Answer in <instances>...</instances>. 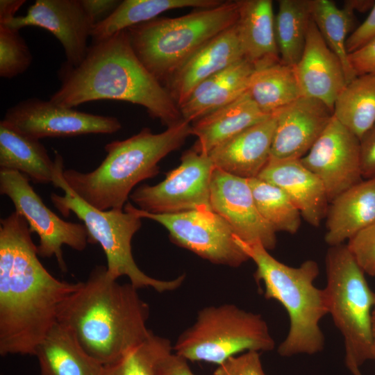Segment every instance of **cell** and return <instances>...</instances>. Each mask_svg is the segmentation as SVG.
Masks as SVG:
<instances>
[{"mask_svg": "<svg viewBox=\"0 0 375 375\" xmlns=\"http://www.w3.org/2000/svg\"><path fill=\"white\" fill-rule=\"evenodd\" d=\"M28 222L15 210L0 220V354L35 356L78 287L54 277L38 258Z\"/></svg>", "mask_w": 375, "mask_h": 375, "instance_id": "1", "label": "cell"}, {"mask_svg": "<svg viewBox=\"0 0 375 375\" xmlns=\"http://www.w3.org/2000/svg\"><path fill=\"white\" fill-rule=\"evenodd\" d=\"M60 88L50 101L65 108L97 100H117L140 105L167 127L182 120L167 89L135 55L126 30L90 47L76 67L59 70Z\"/></svg>", "mask_w": 375, "mask_h": 375, "instance_id": "2", "label": "cell"}, {"mask_svg": "<svg viewBox=\"0 0 375 375\" xmlns=\"http://www.w3.org/2000/svg\"><path fill=\"white\" fill-rule=\"evenodd\" d=\"M131 283L121 284L97 265L62 303L58 323L103 365L111 363L153 333L149 307Z\"/></svg>", "mask_w": 375, "mask_h": 375, "instance_id": "3", "label": "cell"}, {"mask_svg": "<svg viewBox=\"0 0 375 375\" xmlns=\"http://www.w3.org/2000/svg\"><path fill=\"white\" fill-rule=\"evenodd\" d=\"M190 135L191 124L185 120L160 133L144 128L126 140L106 144V156L94 170L83 173L64 169L62 177L91 206L101 210H124L133 188L158 174V162L181 147Z\"/></svg>", "mask_w": 375, "mask_h": 375, "instance_id": "4", "label": "cell"}, {"mask_svg": "<svg viewBox=\"0 0 375 375\" xmlns=\"http://www.w3.org/2000/svg\"><path fill=\"white\" fill-rule=\"evenodd\" d=\"M234 240L256 265L254 278L264 286V297L278 301L290 318V329L280 344V356L315 354L324 346L320 320L328 314L324 289L314 285L319 275L317 263L312 260L292 267L274 258L260 243H248L235 234Z\"/></svg>", "mask_w": 375, "mask_h": 375, "instance_id": "5", "label": "cell"}, {"mask_svg": "<svg viewBox=\"0 0 375 375\" xmlns=\"http://www.w3.org/2000/svg\"><path fill=\"white\" fill-rule=\"evenodd\" d=\"M238 8V0L224 1L178 17H157L126 31L138 59L162 84L199 49L235 24Z\"/></svg>", "mask_w": 375, "mask_h": 375, "instance_id": "6", "label": "cell"}, {"mask_svg": "<svg viewBox=\"0 0 375 375\" xmlns=\"http://www.w3.org/2000/svg\"><path fill=\"white\" fill-rule=\"evenodd\" d=\"M53 182L64 195L51 193V201L65 217L74 212L83 222L88 234V242L99 244L107 260L108 273L118 279L126 276L138 289L151 288L158 292L179 288L185 276L172 280H160L144 273L135 263L132 254L131 241L142 226V218L127 210L97 209L78 197L67 185L63 177V158L56 152Z\"/></svg>", "mask_w": 375, "mask_h": 375, "instance_id": "7", "label": "cell"}, {"mask_svg": "<svg viewBox=\"0 0 375 375\" xmlns=\"http://www.w3.org/2000/svg\"><path fill=\"white\" fill-rule=\"evenodd\" d=\"M328 314L341 333L345 362L350 370L372 359V312L373 292L357 264L343 244L330 247L326 256Z\"/></svg>", "mask_w": 375, "mask_h": 375, "instance_id": "8", "label": "cell"}, {"mask_svg": "<svg viewBox=\"0 0 375 375\" xmlns=\"http://www.w3.org/2000/svg\"><path fill=\"white\" fill-rule=\"evenodd\" d=\"M275 343L260 314L231 303L198 312L194 323L178 338L173 349L187 360L221 365L247 351H268Z\"/></svg>", "mask_w": 375, "mask_h": 375, "instance_id": "9", "label": "cell"}, {"mask_svg": "<svg viewBox=\"0 0 375 375\" xmlns=\"http://www.w3.org/2000/svg\"><path fill=\"white\" fill-rule=\"evenodd\" d=\"M29 181L28 176L19 172L0 169V193L12 201L15 211L28 222L31 232L39 237V256H55L58 267L65 272L62 246L83 251L89 243L88 231L83 224L65 221L51 210Z\"/></svg>", "mask_w": 375, "mask_h": 375, "instance_id": "10", "label": "cell"}, {"mask_svg": "<svg viewBox=\"0 0 375 375\" xmlns=\"http://www.w3.org/2000/svg\"><path fill=\"white\" fill-rule=\"evenodd\" d=\"M124 210L162 225L171 240L200 257L218 265L239 267L249 260L234 240L229 224L212 210H194L173 214H153L127 202Z\"/></svg>", "mask_w": 375, "mask_h": 375, "instance_id": "11", "label": "cell"}, {"mask_svg": "<svg viewBox=\"0 0 375 375\" xmlns=\"http://www.w3.org/2000/svg\"><path fill=\"white\" fill-rule=\"evenodd\" d=\"M214 169L208 154L192 148L183 153L180 165L162 181L140 185L130 198L139 209L153 214L212 210L210 185Z\"/></svg>", "mask_w": 375, "mask_h": 375, "instance_id": "12", "label": "cell"}, {"mask_svg": "<svg viewBox=\"0 0 375 375\" xmlns=\"http://www.w3.org/2000/svg\"><path fill=\"white\" fill-rule=\"evenodd\" d=\"M20 132L40 140L88 134H112L122 128L120 121L60 106L32 97L9 108L3 119Z\"/></svg>", "mask_w": 375, "mask_h": 375, "instance_id": "13", "label": "cell"}, {"mask_svg": "<svg viewBox=\"0 0 375 375\" xmlns=\"http://www.w3.org/2000/svg\"><path fill=\"white\" fill-rule=\"evenodd\" d=\"M300 160L321 180L329 203L362 181L360 140L333 115Z\"/></svg>", "mask_w": 375, "mask_h": 375, "instance_id": "14", "label": "cell"}, {"mask_svg": "<svg viewBox=\"0 0 375 375\" xmlns=\"http://www.w3.org/2000/svg\"><path fill=\"white\" fill-rule=\"evenodd\" d=\"M212 210L248 243L259 242L268 251L276 247V231L256 206L248 179L215 167L210 185Z\"/></svg>", "mask_w": 375, "mask_h": 375, "instance_id": "15", "label": "cell"}, {"mask_svg": "<svg viewBox=\"0 0 375 375\" xmlns=\"http://www.w3.org/2000/svg\"><path fill=\"white\" fill-rule=\"evenodd\" d=\"M0 24L17 30L26 26L46 29L62 44L65 63L76 67L86 56L88 40L94 23L81 0H36L25 15L15 17Z\"/></svg>", "mask_w": 375, "mask_h": 375, "instance_id": "16", "label": "cell"}, {"mask_svg": "<svg viewBox=\"0 0 375 375\" xmlns=\"http://www.w3.org/2000/svg\"><path fill=\"white\" fill-rule=\"evenodd\" d=\"M273 115L276 126L271 157L301 159L324 131L333 111L318 99L301 96Z\"/></svg>", "mask_w": 375, "mask_h": 375, "instance_id": "17", "label": "cell"}, {"mask_svg": "<svg viewBox=\"0 0 375 375\" xmlns=\"http://www.w3.org/2000/svg\"><path fill=\"white\" fill-rule=\"evenodd\" d=\"M301 96L318 99L332 111L346 86L342 65L329 49L312 19L302 56L294 66Z\"/></svg>", "mask_w": 375, "mask_h": 375, "instance_id": "18", "label": "cell"}, {"mask_svg": "<svg viewBox=\"0 0 375 375\" xmlns=\"http://www.w3.org/2000/svg\"><path fill=\"white\" fill-rule=\"evenodd\" d=\"M243 58L234 24L186 60L167 81L165 88L179 107L200 83Z\"/></svg>", "mask_w": 375, "mask_h": 375, "instance_id": "19", "label": "cell"}, {"mask_svg": "<svg viewBox=\"0 0 375 375\" xmlns=\"http://www.w3.org/2000/svg\"><path fill=\"white\" fill-rule=\"evenodd\" d=\"M258 178L283 190L310 225L319 226L326 216L329 201L325 188L300 159L271 157Z\"/></svg>", "mask_w": 375, "mask_h": 375, "instance_id": "20", "label": "cell"}, {"mask_svg": "<svg viewBox=\"0 0 375 375\" xmlns=\"http://www.w3.org/2000/svg\"><path fill=\"white\" fill-rule=\"evenodd\" d=\"M276 126L273 115L211 151L215 167L249 179L258 177L271 158Z\"/></svg>", "mask_w": 375, "mask_h": 375, "instance_id": "21", "label": "cell"}, {"mask_svg": "<svg viewBox=\"0 0 375 375\" xmlns=\"http://www.w3.org/2000/svg\"><path fill=\"white\" fill-rule=\"evenodd\" d=\"M329 203L324 239L332 247L375 222V177L362 180Z\"/></svg>", "mask_w": 375, "mask_h": 375, "instance_id": "22", "label": "cell"}, {"mask_svg": "<svg viewBox=\"0 0 375 375\" xmlns=\"http://www.w3.org/2000/svg\"><path fill=\"white\" fill-rule=\"evenodd\" d=\"M235 24L244 58L256 68L281 61L271 0H238Z\"/></svg>", "mask_w": 375, "mask_h": 375, "instance_id": "23", "label": "cell"}, {"mask_svg": "<svg viewBox=\"0 0 375 375\" xmlns=\"http://www.w3.org/2000/svg\"><path fill=\"white\" fill-rule=\"evenodd\" d=\"M271 115L265 114L247 91L233 102L191 124L197 140L192 149L208 154L219 145Z\"/></svg>", "mask_w": 375, "mask_h": 375, "instance_id": "24", "label": "cell"}, {"mask_svg": "<svg viewBox=\"0 0 375 375\" xmlns=\"http://www.w3.org/2000/svg\"><path fill=\"white\" fill-rule=\"evenodd\" d=\"M253 65L243 58L197 86L178 107L190 124L233 102L247 91Z\"/></svg>", "mask_w": 375, "mask_h": 375, "instance_id": "25", "label": "cell"}, {"mask_svg": "<svg viewBox=\"0 0 375 375\" xmlns=\"http://www.w3.org/2000/svg\"><path fill=\"white\" fill-rule=\"evenodd\" d=\"M35 356L39 362L38 375H101L103 367L58 323L40 343Z\"/></svg>", "mask_w": 375, "mask_h": 375, "instance_id": "26", "label": "cell"}, {"mask_svg": "<svg viewBox=\"0 0 375 375\" xmlns=\"http://www.w3.org/2000/svg\"><path fill=\"white\" fill-rule=\"evenodd\" d=\"M55 162L40 140L0 122V169L19 172L34 183L53 182Z\"/></svg>", "mask_w": 375, "mask_h": 375, "instance_id": "27", "label": "cell"}, {"mask_svg": "<svg viewBox=\"0 0 375 375\" xmlns=\"http://www.w3.org/2000/svg\"><path fill=\"white\" fill-rule=\"evenodd\" d=\"M222 0H124L107 17L95 24L91 38L94 43L107 39L132 26L149 22L169 10L207 8L222 3Z\"/></svg>", "mask_w": 375, "mask_h": 375, "instance_id": "28", "label": "cell"}, {"mask_svg": "<svg viewBox=\"0 0 375 375\" xmlns=\"http://www.w3.org/2000/svg\"><path fill=\"white\" fill-rule=\"evenodd\" d=\"M247 92L267 115L301 97L294 66L281 61L253 68Z\"/></svg>", "mask_w": 375, "mask_h": 375, "instance_id": "29", "label": "cell"}, {"mask_svg": "<svg viewBox=\"0 0 375 375\" xmlns=\"http://www.w3.org/2000/svg\"><path fill=\"white\" fill-rule=\"evenodd\" d=\"M333 115L360 140L375 125V75L347 83L335 100Z\"/></svg>", "mask_w": 375, "mask_h": 375, "instance_id": "30", "label": "cell"}, {"mask_svg": "<svg viewBox=\"0 0 375 375\" xmlns=\"http://www.w3.org/2000/svg\"><path fill=\"white\" fill-rule=\"evenodd\" d=\"M311 17L310 0H280L274 17L281 61L294 66L303 52Z\"/></svg>", "mask_w": 375, "mask_h": 375, "instance_id": "31", "label": "cell"}, {"mask_svg": "<svg viewBox=\"0 0 375 375\" xmlns=\"http://www.w3.org/2000/svg\"><path fill=\"white\" fill-rule=\"evenodd\" d=\"M311 17L329 49L340 60L349 83L357 74L349 60L346 43L355 24L354 12L330 0H310Z\"/></svg>", "mask_w": 375, "mask_h": 375, "instance_id": "32", "label": "cell"}, {"mask_svg": "<svg viewBox=\"0 0 375 375\" xmlns=\"http://www.w3.org/2000/svg\"><path fill=\"white\" fill-rule=\"evenodd\" d=\"M248 181L259 212L274 231L295 233L301 215L285 192L258 177Z\"/></svg>", "mask_w": 375, "mask_h": 375, "instance_id": "33", "label": "cell"}, {"mask_svg": "<svg viewBox=\"0 0 375 375\" xmlns=\"http://www.w3.org/2000/svg\"><path fill=\"white\" fill-rule=\"evenodd\" d=\"M172 350L168 339L152 333L118 359L103 365L101 375H158L161 362Z\"/></svg>", "mask_w": 375, "mask_h": 375, "instance_id": "34", "label": "cell"}, {"mask_svg": "<svg viewBox=\"0 0 375 375\" xmlns=\"http://www.w3.org/2000/svg\"><path fill=\"white\" fill-rule=\"evenodd\" d=\"M19 30L0 24V76L12 78L31 66L32 53Z\"/></svg>", "mask_w": 375, "mask_h": 375, "instance_id": "35", "label": "cell"}, {"mask_svg": "<svg viewBox=\"0 0 375 375\" xmlns=\"http://www.w3.org/2000/svg\"><path fill=\"white\" fill-rule=\"evenodd\" d=\"M347 247L362 270L375 276V222L350 238Z\"/></svg>", "mask_w": 375, "mask_h": 375, "instance_id": "36", "label": "cell"}, {"mask_svg": "<svg viewBox=\"0 0 375 375\" xmlns=\"http://www.w3.org/2000/svg\"><path fill=\"white\" fill-rule=\"evenodd\" d=\"M213 375H265L259 352L247 351L229 358L214 371Z\"/></svg>", "mask_w": 375, "mask_h": 375, "instance_id": "37", "label": "cell"}, {"mask_svg": "<svg viewBox=\"0 0 375 375\" xmlns=\"http://www.w3.org/2000/svg\"><path fill=\"white\" fill-rule=\"evenodd\" d=\"M360 164L362 178L375 177V125L360 139Z\"/></svg>", "mask_w": 375, "mask_h": 375, "instance_id": "38", "label": "cell"}, {"mask_svg": "<svg viewBox=\"0 0 375 375\" xmlns=\"http://www.w3.org/2000/svg\"><path fill=\"white\" fill-rule=\"evenodd\" d=\"M375 38V3L365 21L348 37L346 47L349 53Z\"/></svg>", "mask_w": 375, "mask_h": 375, "instance_id": "39", "label": "cell"}, {"mask_svg": "<svg viewBox=\"0 0 375 375\" xmlns=\"http://www.w3.org/2000/svg\"><path fill=\"white\" fill-rule=\"evenodd\" d=\"M349 60L357 76L375 75V38L349 53Z\"/></svg>", "mask_w": 375, "mask_h": 375, "instance_id": "40", "label": "cell"}, {"mask_svg": "<svg viewBox=\"0 0 375 375\" xmlns=\"http://www.w3.org/2000/svg\"><path fill=\"white\" fill-rule=\"evenodd\" d=\"M87 14L94 24L107 17L120 3L117 0H81Z\"/></svg>", "mask_w": 375, "mask_h": 375, "instance_id": "41", "label": "cell"}, {"mask_svg": "<svg viewBox=\"0 0 375 375\" xmlns=\"http://www.w3.org/2000/svg\"><path fill=\"white\" fill-rule=\"evenodd\" d=\"M188 361L176 353H170L161 362L158 375H194Z\"/></svg>", "mask_w": 375, "mask_h": 375, "instance_id": "42", "label": "cell"}, {"mask_svg": "<svg viewBox=\"0 0 375 375\" xmlns=\"http://www.w3.org/2000/svg\"><path fill=\"white\" fill-rule=\"evenodd\" d=\"M25 0H1L0 24L15 17L16 12L25 3Z\"/></svg>", "mask_w": 375, "mask_h": 375, "instance_id": "43", "label": "cell"}, {"mask_svg": "<svg viewBox=\"0 0 375 375\" xmlns=\"http://www.w3.org/2000/svg\"><path fill=\"white\" fill-rule=\"evenodd\" d=\"M374 3V1L349 0L345 1L343 6L350 9L353 12L354 11L365 12L369 9H372Z\"/></svg>", "mask_w": 375, "mask_h": 375, "instance_id": "44", "label": "cell"}, {"mask_svg": "<svg viewBox=\"0 0 375 375\" xmlns=\"http://www.w3.org/2000/svg\"><path fill=\"white\" fill-rule=\"evenodd\" d=\"M372 360H375V301L372 312Z\"/></svg>", "mask_w": 375, "mask_h": 375, "instance_id": "45", "label": "cell"}, {"mask_svg": "<svg viewBox=\"0 0 375 375\" xmlns=\"http://www.w3.org/2000/svg\"><path fill=\"white\" fill-rule=\"evenodd\" d=\"M350 371L353 375H362L360 371V368H352Z\"/></svg>", "mask_w": 375, "mask_h": 375, "instance_id": "46", "label": "cell"}]
</instances>
